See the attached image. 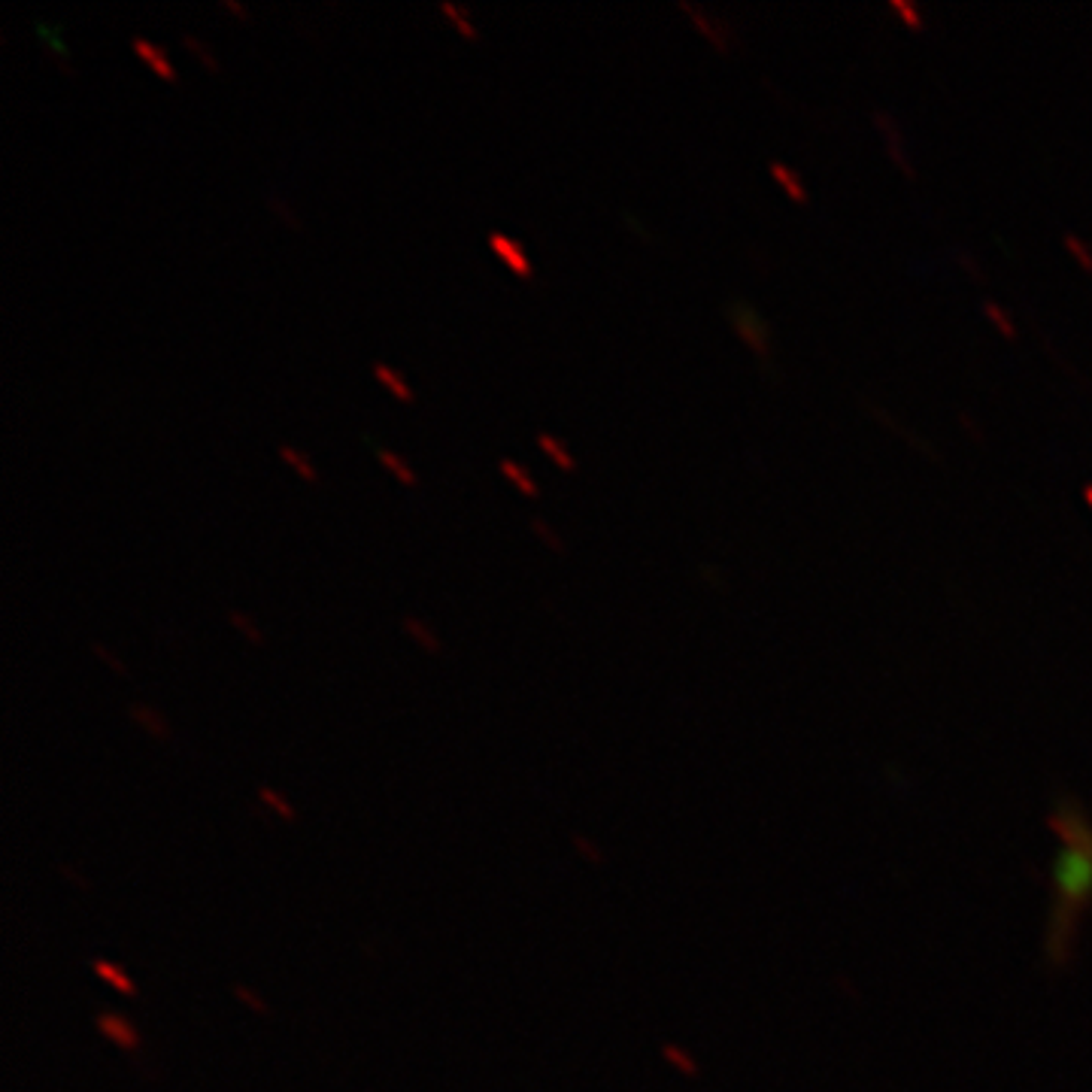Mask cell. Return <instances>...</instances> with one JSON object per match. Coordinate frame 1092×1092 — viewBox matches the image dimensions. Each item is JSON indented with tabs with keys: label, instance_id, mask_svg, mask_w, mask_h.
<instances>
[{
	"label": "cell",
	"instance_id": "obj_1",
	"mask_svg": "<svg viewBox=\"0 0 1092 1092\" xmlns=\"http://www.w3.org/2000/svg\"><path fill=\"white\" fill-rule=\"evenodd\" d=\"M1057 853L1050 862V911L1044 953L1059 969L1072 959L1077 932L1092 911V819L1075 798H1062L1050 816Z\"/></svg>",
	"mask_w": 1092,
	"mask_h": 1092
},
{
	"label": "cell",
	"instance_id": "obj_2",
	"mask_svg": "<svg viewBox=\"0 0 1092 1092\" xmlns=\"http://www.w3.org/2000/svg\"><path fill=\"white\" fill-rule=\"evenodd\" d=\"M94 1029L101 1032V1038L110 1040L121 1053H137L140 1047H143L140 1029L125 1014H119V1010H101L94 1017Z\"/></svg>",
	"mask_w": 1092,
	"mask_h": 1092
},
{
	"label": "cell",
	"instance_id": "obj_3",
	"mask_svg": "<svg viewBox=\"0 0 1092 1092\" xmlns=\"http://www.w3.org/2000/svg\"><path fill=\"white\" fill-rule=\"evenodd\" d=\"M485 241H489V249L498 256V259L516 274V277L522 279H535V271H532V261H528V256H525V249H522V243L520 241H513V237H507V234H501V231H489L485 234Z\"/></svg>",
	"mask_w": 1092,
	"mask_h": 1092
},
{
	"label": "cell",
	"instance_id": "obj_4",
	"mask_svg": "<svg viewBox=\"0 0 1092 1092\" xmlns=\"http://www.w3.org/2000/svg\"><path fill=\"white\" fill-rule=\"evenodd\" d=\"M91 974H94L98 980H104L110 989H116V992L125 995V999H137V984L131 980V974L121 969V965H116V962L104 959V956L91 959Z\"/></svg>",
	"mask_w": 1092,
	"mask_h": 1092
},
{
	"label": "cell",
	"instance_id": "obj_5",
	"mask_svg": "<svg viewBox=\"0 0 1092 1092\" xmlns=\"http://www.w3.org/2000/svg\"><path fill=\"white\" fill-rule=\"evenodd\" d=\"M128 716L134 719V726L140 728V731H146L152 741H171V726H168V719L161 716V713L152 708V704H143V701H137V704H131L128 708Z\"/></svg>",
	"mask_w": 1092,
	"mask_h": 1092
},
{
	"label": "cell",
	"instance_id": "obj_6",
	"mask_svg": "<svg viewBox=\"0 0 1092 1092\" xmlns=\"http://www.w3.org/2000/svg\"><path fill=\"white\" fill-rule=\"evenodd\" d=\"M401 628H404V635H407L410 641L417 643L419 650H425V653H432V656H440V653H443V643L437 638V631H434L428 623H422L419 616H413V613H404V616H401Z\"/></svg>",
	"mask_w": 1092,
	"mask_h": 1092
},
{
	"label": "cell",
	"instance_id": "obj_7",
	"mask_svg": "<svg viewBox=\"0 0 1092 1092\" xmlns=\"http://www.w3.org/2000/svg\"><path fill=\"white\" fill-rule=\"evenodd\" d=\"M128 46H131V49H134V53H137L140 58H143V61H149V64H152V70H156L161 79L174 83L176 70H174V64H171V61L164 58V53H161V46H156V43H149L146 37H131V40H128Z\"/></svg>",
	"mask_w": 1092,
	"mask_h": 1092
},
{
	"label": "cell",
	"instance_id": "obj_8",
	"mask_svg": "<svg viewBox=\"0 0 1092 1092\" xmlns=\"http://www.w3.org/2000/svg\"><path fill=\"white\" fill-rule=\"evenodd\" d=\"M259 801L271 811V814L277 816V819H282V822H295L297 819V811H295V804L289 801V798L282 796L279 789H274V786H267V783H261L259 786Z\"/></svg>",
	"mask_w": 1092,
	"mask_h": 1092
},
{
	"label": "cell",
	"instance_id": "obj_9",
	"mask_svg": "<svg viewBox=\"0 0 1092 1092\" xmlns=\"http://www.w3.org/2000/svg\"><path fill=\"white\" fill-rule=\"evenodd\" d=\"M364 440H367V443L374 447V455L380 458L382 468L389 470V474H392L395 480H401V483H404V485H417V474H413V470H410V468H407V465H404V462H401V455H395V452H392V450H385V447H377V443H374V440H370L367 434H364Z\"/></svg>",
	"mask_w": 1092,
	"mask_h": 1092
},
{
	"label": "cell",
	"instance_id": "obj_10",
	"mask_svg": "<svg viewBox=\"0 0 1092 1092\" xmlns=\"http://www.w3.org/2000/svg\"><path fill=\"white\" fill-rule=\"evenodd\" d=\"M277 450H279V458H282L289 468L295 470L301 480H307V483H316V480H319V474H316V468L310 465V458L297 450V447H292V443H279Z\"/></svg>",
	"mask_w": 1092,
	"mask_h": 1092
},
{
	"label": "cell",
	"instance_id": "obj_11",
	"mask_svg": "<svg viewBox=\"0 0 1092 1092\" xmlns=\"http://www.w3.org/2000/svg\"><path fill=\"white\" fill-rule=\"evenodd\" d=\"M370 370H374V377H377V380H380L382 385H385V389H389V392L395 395V398H398V401H413V392L407 389V382L401 380L398 374H395V370H392L389 364L374 362V364H370Z\"/></svg>",
	"mask_w": 1092,
	"mask_h": 1092
},
{
	"label": "cell",
	"instance_id": "obj_12",
	"mask_svg": "<svg viewBox=\"0 0 1092 1092\" xmlns=\"http://www.w3.org/2000/svg\"><path fill=\"white\" fill-rule=\"evenodd\" d=\"M498 468H501V474L510 480V483L516 485L520 489L522 495L525 498H538V485H535V480L525 474V470L516 465V462H510V458H498Z\"/></svg>",
	"mask_w": 1092,
	"mask_h": 1092
},
{
	"label": "cell",
	"instance_id": "obj_13",
	"mask_svg": "<svg viewBox=\"0 0 1092 1092\" xmlns=\"http://www.w3.org/2000/svg\"><path fill=\"white\" fill-rule=\"evenodd\" d=\"M234 992V999L241 1002L249 1014H256V1017H271V1005H267V999L261 995V992H256L252 987H246V984H237V987L231 989Z\"/></svg>",
	"mask_w": 1092,
	"mask_h": 1092
},
{
	"label": "cell",
	"instance_id": "obj_14",
	"mask_svg": "<svg viewBox=\"0 0 1092 1092\" xmlns=\"http://www.w3.org/2000/svg\"><path fill=\"white\" fill-rule=\"evenodd\" d=\"M228 623L234 625V628H237V631H241L243 638L252 643V646H261V643H264V635H261V628L256 623H252V620H249L246 613H243L241 607H231V610H228Z\"/></svg>",
	"mask_w": 1092,
	"mask_h": 1092
},
{
	"label": "cell",
	"instance_id": "obj_15",
	"mask_svg": "<svg viewBox=\"0 0 1092 1092\" xmlns=\"http://www.w3.org/2000/svg\"><path fill=\"white\" fill-rule=\"evenodd\" d=\"M535 440H538L540 450L547 452V455L553 458L558 468H562V470H571L573 468L571 455H568V450H565V447L558 443V437H553V434H547V432H538V437H535Z\"/></svg>",
	"mask_w": 1092,
	"mask_h": 1092
},
{
	"label": "cell",
	"instance_id": "obj_16",
	"mask_svg": "<svg viewBox=\"0 0 1092 1092\" xmlns=\"http://www.w3.org/2000/svg\"><path fill=\"white\" fill-rule=\"evenodd\" d=\"M179 40H183V46H186V49H189L191 55H198V61H201L204 68L213 70V73H219V61H216V58L209 55L207 43H204L201 37H194V34H191V31H183V34H179Z\"/></svg>",
	"mask_w": 1092,
	"mask_h": 1092
},
{
	"label": "cell",
	"instance_id": "obj_17",
	"mask_svg": "<svg viewBox=\"0 0 1092 1092\" xmlns=\"http://www.w3.org/2000/svg\"><path fill=\"white\" fill-rule=\"evenodd\" d=\"M264 201H267V207L274 209L279 216V222H286L289 228H297V216H295V209L289 207L282 198H279V191H264Z\"/></svg>",
	"mask_w": 1092,
	"mask_h": 1092
},
{
	"label": "cell",
	"instance_id": "obj_18",
	"mask_svg": "<svg viewBox=\"0 0 1092 1092\" xmlns=\"http://www.w3.org/2000/svg\"><path fill=\"white\" fill-rule=\"evenodd\" d=\"M528 525H532V532L538 535V540L543 543V547H550L553 553H562V550H565V547H562V540H558V535H555L553 528L540 520V516H532V522H528Z\"/></svg>",
	"mask_w": 1092,
	"mask_h": 1092
},
{
	"label": "cell",
	"instance_id": "obj_19",
	"mask_svg": "<svg viewBox=\"0 0 1092 1092\" xmlns=\"http://www.w3.org/2000/svg\"><path fill=\"white\" fill-rule=\"evenodd\" d=\"M440 13L447 18H452V25L462 31L465 37H474V28H470V21L468 16H465V10L462 6H455V3H440Z\"/></svg>",
	"mask_w": 1092,
	"mask_h": 1092
},
{
	"label": "cell",
	"instance_id": "obj_20",
	"mask_svg": "<svg viewBox=\"0 0 1092 1092\" xmlns=\"http://www.w3.org/2000/svg\"><path fill=\"white\" fill-rule=\"evenodd\" d=\"M91 653H94V656H98V659L104 661V665H106V668H110V671H116V674H128V668H125V661L116 659V656H113V653H110V650H106L104 643L91 641Z\"/></svg>",
	"mask_w": 1092,
	"mask_h": 1092
},
{
	"label": "cell",
	"instance_id": "obj_21",
	"mask_svg": "<svg viewBox=\"0 0 1092 1092\" xmlns=\"http://www.w3.org/2000/svg\"><path fill=\"white\" fill-rule=\"evenodd\" d=\"M573 847H577V853H580V856H586V859H598V853H592L595 847H592L586 838H580V834H573Z\"/></svg>",
	"mask_w": 1092,
	"mask_h": 1092
},
{
	"label": "cell",
	"instance_id": "obj_22",
	"mask_svg": "<svg viewBox=\"0 0 1092 1092\" xmlns=\"http://www.w3.org/2000/svg\"><path fill=\"white\" fill-rule=\"evenodd\" d=\"M219 6H222V10H228V13H234L237 18H246V6H243V3H237V0H219Z\"/></svg>",
	"mask_w": 1092,
	"mask_h": 1092
}]
</instances>
